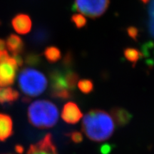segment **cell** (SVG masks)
Returning <instances> with one entry per match:
<instances>
[{"label":"cell","mask_w":154,"mask_h":154,"mask_svg":"<svg viewBox=\"0 0 154 154\" xmlns=\"http://www.w3.org/2000/svg\"><path fill=\"white\" fill-rule=\"evenodd\" d=\"M114 128L112 116L105 111L94 109L86 113L83 119V131L93 141L102 142L109 139L113 135Z\"/></svg>","instance_id":"1"},{"label":"cell","mask_w":154,"mask_h":154,"mask_svg":"<svg viewBox=\"0 0 154 154\" xmlns=\"http://www.w3.org/2000/svg\"><path fill=\"white\" fill-rule=\"evenodd\" d=\"M28 119L30 124L37 128H51L57 123L59 111L52 102L37 100L29 106Z\"/></svg>","instance_id":"2"},{"label":"cell","mask_w":154,"mask_h":154,"mask_svg":"<svg viewBox=\"0 0 154 154\" xmlns=\"http://www.w3.org/2000/svg\"><path fill=\"white\" fill-rule=\"evenodd\" d=\"M19 87L26 97H36L45 91L47 80L44 74L34 69L26 68L18 77Z\"/></svg>","instance_id":"3"},{"label":"cell","mask_w":154,"mask_h":154,"mask_svg":"<svg viewBox=\"0 0 154 154\" xmlns=\"http://www.w3.org/2000/svg\"><path fill=\"white\" fill-rule=\"evenodd\" d=\"M51 94L53 97L66 99L71 97L78 83V75L72 71H54L50 75Z\"/></svg>","instance_id":"4"},{"label":"cell","mask_w":154,"mask_h":154,"mask_svg":"<svg viewBox=\"0 0 154 154\" xmlns=\"http://www.w3.org/2000/svg\"><path fill=\"white\" fill-rule=\"evenodd\" d=\"M18 64L7 50L0 51V86H8L14 84L18 70Z\"/></svg>","instance_id":"5"},{"label":"cell","mask_w":154,"mask_h":154,"mask_svg":"<svg viewBox=\"0 0 154 154\" xmlns=\"http://www.w3.org/2000/svg\"><path fill=\"white\" fill-rule=\"evenodd\" d=\"M110 0H75V9L91 19L101 17L109 8Z\"/></svg>","instance_id":"6"},{"label":"cell","mask_w":154,"mask_h":154,"mask_svg":"<svg viewBox=\"0 0 154 154\" xmlns=\"http://www.w3.org/2000/svg\"><path fill=\"white\" fill-rule=\"evenodd\" d=\"M26 154H58L52 138L47 134L36 144L30 146Z\"/></svg>","instance_id":"7"},{"label":"cell","mask_w":154,"mask_h":154,"mask_svg":"<svg viewBox=\"0 0 154 154\" xmlns=\"http://www.w3.org/2000/svg\"><path fill=\"white\" fill-rule=\"evenodd\" d=\"M61 118L67 124H75L82 118V113L76 103L68 102L63 108Z\"/></svg>","instance_id":"8"},{"label":"cell","mask_w":154,"mask_h":154,"mask_svg":"<svg viewBox=\"0 0 154 154\" xmlns=\"http://www.w3.org/2000/svg\"><path fill=\"white\" fill-rule=\"evenodd\" d=\"M32 20L28 15L18 14L11 20V25L15 32L19 34H26L32 29Z\"/></svg>","instance_id":"9"},{"label":"cell","mask_w":154,"mask_h":154,"mask_svg":"<svg viewBox=\"0 0 154 154\" xmlns=\"http://www.w3.org/2000/svg\"><path fill=\"white\" fill-rule=\"evenodd\" d=\"M13 134V123L8 115L0 113V141H5Z\"/></svg>","instance_id":"10"},{"label":"cell","mask_w":154,"mask_h":154,"mask_svg":"<svg viewBox=\"0 0 154 154\" xmlns=\"http://www.w3.org/2000/svg\"><path fill=\"white\" fill-rule=\"evenodd\" d=\"M5 42L7 49L12 55H20V54L24 51V42L16 34H10Z\"/></svg>","instance_id":"11"},{"label":"cell","mask_w":154,"mask_h":154,"mask_svg":"<svg viewBox=\"0 0 154 154\" xmlns=\"http://www.w3.org/2000/svg\"><path fill=\"white\" fill-rule=\"evenodd\" d=\"M112 117L118 126H126L131 120V114L126 109L121 108H115L111 111Z\"/></svg>","instance_id":"12"},{"label":"cell","mask_w":154,"mask_h":154,"mask_svg":"<svg viewBox=\"0 0 154 154\" xmlns=\"http://www.w3.org/2000/svg\"><path fill=\"white\" fill-rule=\"evenodd\" d=\"M19 94L17 90L11 87H0V103H14L19 99Z\"/></svg>","instance_id":"13"},{"label":"cell","mask_w":154,"mask_h":154,"mask_svg":"<svg viewBox=\"0 0 154 154\" xmlns=\"http://www.w3.org/2000/svg\"><path fill=\"white\" fill-rule=\"evenodd\" d=\"M44 57L50 63H56L61 58V54L60 50L57 47H47L44 51Z\"/></svg>","instance_id":"14"},{"label":"cell","mask_w":154,"mask_h":154,"mask_svg":"<svg viewBox=\"0 0 154 154\" xmlns=\"http://www.w3.org/2000/svg\"><path fill=\"white\" fill-rule=\"evenodd\" d=\"M124 57L129 62L133 63V66H135L138 61L142 57V53L135 48H126L124 51Z\"/></svg>","instance_id":"15"},{"label":"cell","mask_w":154,"mask_h":154,"mask_svg":"<svg viewBox=\"0 0 154 154\" xmlns=\"http://www.w3.org/2000/svg\"><path fill=\"white\" fill-rule=\"evenodd\" d=\"M77 86L80 91L84 94L91 93L94 89L93 82L88 79L79 80L77 83Z\"/></svg>","instance_id":"16"},{"label":"cell","mask_w":154,"mask_h":154,"mask_svg":"<svg viewBox=\"0 0 154 154\" xmlns=\"http://www.w3.org/2000/svg\"><path fill=\"white\" fill-rule=\"evenodd\" d=\"M72 22L74 23L75 26L77 29H82L86 25V19L84 15L81 14H75L72 15Z\"/></svg>","instance_id":"17"},{"label":"cell","mask_w":154,"mask_h":154,"mask_svg":"<svg viewBox=\"0 0 154 154\" xmlns=\"http://www.w3.org/2000/svg\"><path fill=\"white\" fill-rule=\"evenodd\" d=\"M48 33L47 30L44 29H39L36 30L35 33L34 34L33 40L36 43L41 44L42 42H44L47 39Z\"/></svg>","instance_id":"18"},{"label":"cell","mask_w":154,"mask_h":154,"mask_svg":"<svg viewBox=\"0 0 154 154\" xmlns=\"http://www.w3.org/2000/svg\"><path fill=\"white\" fill-rule=\"evenodd\" d=\"M69 137L71 140L75 143H82L83 140V136L80 132L79 131H74L72 132L69 134Z\"/></svg>","instance_id":"19"},{"label":"cell","mask_w":154,"mask_h":154,"mask_svg":"<svg viewBox=\"0 0 154 154\" xmlns=\"http://www.w3.org/2000/svg\"><path fill=\"white\" fill-rule=\"evenodd\" d=\"M38 61H39V57L37 55L34 54H31L28 55L26 58V62L28 64L30 65H34L36 64Z\"/></svg>","instance_id":"20"},{"label":"cell","mask_w":154,"mask_h":154,"mask_svg":"<svg viewBox=\"0 0 154 154\" xmlns=\"http://www.w3.org/2000/svg\"><path fill=\"white\" fill-rule=\"evenodd\" d=\"M127 34L131 38L136 41L138 35V29L135 26H129V27L127 28Z\"/></svg>","instance_id":"21"},{"label":"cell","mask_w":154,"mask_h":154,"mask_svg":"<svg viewBox=\"0 0 154 154\" xmlns=\"http://www.w3.org/2000/svg\"><path fill=\"white\" fill-rule=\"evenodd\" d=\"M7 50V46H6L5 40L0 38V51H3Z\"/></svg>","instance_id":"22"},{"label":"cell","mask_w":154,"mask_h":154,"mask_svg":"<svg viewBox=\"0 0 154 154\" xmlns=\"http://www.w3.org/2000/svg\"><path fill=\"white\" fill-rule=\"evenodd\" d=\"M110 147H109V146L108 145H106V146H102V149H101V153L103 154H109V152H110Z\"/></svg>","instance_id":"23"},{"label":"cell","mask_w":154,"mask_h":154,"mask_svg":"<svg viewBox=\"0 0 154 154\" xmlns=\"http://www.w3.org/2000/svg\"><path fill=\"white\" fill-rule=\"evenodd\" d=\"M151 19H152V24H153V26H154V2L151 5Z\"/></svg>","instance_id":"24"},{"label":"cell","mask_w":154,"mask_h":154,"mask_svg":"<svg viewBox=\"0 0 154 154\" xmlns=\"http://www.w3.org/2000/svg\"><path fill=\"white\" fill-rule=\"evenodd\" d=\"M140 1H141L142 2L144 3V4H147L150 1V0H140Z\"/></svg>","instance_id":"25"}]
</instances>
